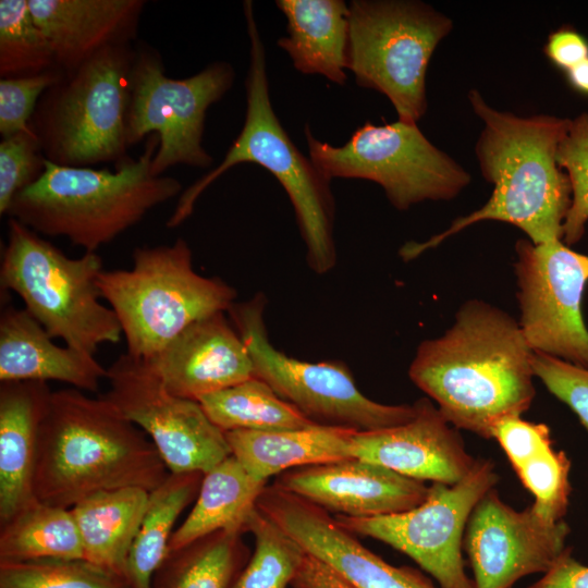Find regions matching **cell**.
<instances>
[{
    "instance_id": "17",
    "label": "cell",
    "mask_w": 588,
    "mask_h": 588,
    "mask_svg": "<svg viewBox=\"0 0 588 588\" xmlns=\"http://www.w3.org/2000/svg\"><path fill=\"white\" fill-rule=\"evenodd\" d=\"M257 509L353 588H438L419 571L394 566L367 549L329 512L299 498L266 486Z\"/></svg>"
},
{
    "instance_id": "10",
    "label": "cell",
    "mask_w": 588,
    "mask_h": 588,
    "mask_svg": "<svg viewBox=\"0 0 588 588\" xmlns=\"http://www.w3.org/2000/svg\"><path fill=\"white\" fill-rule=\"evenodd\" d=\"M234 78V68L225 61L212 62L186 78L169 77L160 52L138 42L130 78L128 148L146 136H158L151 160L155 175L177 164L209 168L213 159L203 146L207 111L231 89Z\"/></svg>"
},
{
    "instance_id": "31",
    "label": "cell",
    "mask_w": 588,
    "mask_h": 588,
    "mask_svg": "<svg viewBox=\"0 0 588 588\" xmlns=\"http://www.w3.org/2000/svg\"><path fill=\"white\" fill-rule=\"evenodd\" d=\"M242 530H219L169 551L152 588H231L252 553Z\"/></svg>"
},
{
    "instance_id": "6",
    "label": "cell",
    "mask_w": 588,
    "mask_h": 588,
    "mask_svg": "<svg viewBox=\"0 0 588 588\" xmlns=\"http://www.w3.org/2000/svg\"><path fill=\"white\" fill-rule=\"evenodd\" d=\"M132 261L130 269L102 270L97 278L132 357L150 358L189 324L235 303L234 287L194 270L182 237L171 245L137 246Z\"/></svg>"
},
{
    "instance_id": "41",
    "label": "cell",
    "mask_w": 588,
    "mask_h": 588,
    "mask_svg": "<svg viewBox=\"0 0 588 588\" xmlns=\"http://www.w3.org/2000/svg\"><path fill=\"white\" fill-rule=\"evenodd\" d=\"M544 51L554 64L567 71L588 58V42L574 30L560 29L549 36Z\"/></svg>"
},
{
    "instance_id": "35",
    "label": "cell",
    "mask_w": 588,
    "mask_h": 588,
    "mask_svg": "<svg viewBox=\"0 0 588 588\" xmlns=\"http://www.w3.org/2000/svg\"><path fill=\"white\" fill-rule=\"evenodd\" d=\"M0 588H131L126 579L85 560L0 563Z\"/></svg>"
},
{
    "instance_id": "5",
    "label": "cell",
    "mask_w": 588,
    "mask_h": 588,
    "mask_svg": "<svg viewBox=\"0 0 588 588\" xmlns=\"http://www.w3.org/2000/svg\"><path fill=\"white\" fill-rule=\"evenodd\" d=\"M249 40V62L245 78L246 113L243 127L222 161L180 195L168 228L182 224L193 212L199 196L216 180L241 163L267 169L286 192L307 248V261L318 273L336 261L333 238L334 199L330 181L305 157L273 111L267 74L266 49L254 14L253 1L243 2Z\"/></svg>"
},
{
    "instance_id": "26",
    "label": "cell",
    "mask_w": 588,
    "mask_h": 588,
    "mask_svg": "<svg viewBox=\"0 0 588 588\" xmlns=\"http://www.w3.org/2000/svg\"><path fill=\"white\" fill-rule=\"evenodd\" d=\"M524 487L535 497L531 509L554 523L567 512L571 492V462L563 451L553 449L550 428L518 417L501 420L493 429Z\"/></svg>"
},
{
    "instance_id": "11",
    "label": "cell",
    "mask_w": 588,
    "mask_h": 588,
    "mask_svg": "<svg viewBox=\"0 0 588 588\" xmlns=\"http://www.w3.org/2000/svg\"><path fill=\"white\" fill-rule=\"evenodd\" d=\"M266 298L234 303L230 321L242 338L254 366V377L265 381L283 400L313 422L357 431L405 424L417 405H385L370 400L357 388L348 368L339 362L309 363L287 356L270 342L264 321Z\"/></svg>"
},
{
    "instance_id": "33",
    "label": "cell",
    "mask_w": 588,
    "mask_h": 588,
    "mask_svg": "<svg viewBox=\"0 0 588 588\" xmlns=\"http://www.w3.org/2000/svg\"><path fill=\"white\" fill-rule=\"evenodd\" d=\"M254 551L231 588H289L306 555L304 549L257 507L245 523Z\"/></svg>"
},
{
    "instance_id": "20",
    "label": "cell",
    "mask_w": 588,
    "mask_h": 588,
    "mask_svg": "<svg viewBox=\"0 0 588 588\" xmlns=\"http://www.w3.org/2000/svg\"><path fill=\"white\" fill-rule=\"evenodd\" d=\"M409 421L379 430L354 431L352 456L403 476L454 485L476 460L467 453L455 427L427 399L416 402Z\"/></svg>"
},
{
    "instance_id": "29",
    "label": "cell",
    "mask_w": 588,
    "mask_h": 588,
    "mask_svg": "<svg viewBox=\"0 0 588 588\" xmlns=\"http://www.w3.org/2000/svg\"><path fill=\"white\" fill-rule=\"evenodd\" d=\"M201 471L169 473L149 492L148 504L128 552L125 579L131 588H152V579L170 551L180 514L196 500Z\"/></svg>"
},
{
    "instance_id": "3",
    "label": "cell",
    "mask_w": 588,
    "mask_h": 588,
    "mask_svg": "<svg viewBox=\"0 0 588 588\" xmlns=\"http://www.w3.org/2000/svg\"><path fill=\"white\" fill-rule=\"evenodd\" d=\"M169 469L151 440L102 395L52 392L40 425L35 498L71 509L100 491L156 489Z\"/></svg>"
},
{
    "instance_id": "27",
    "label": "cell",
    "mask_w": 588,
    "mask_h": 588,
    "mask_svg": "<svg viewBox=\"0 0 588 588\" xmlns=\"http://www.w3.org/2000/svg\"><path fill=\"white\" fill-rule=\"evenodd\" d=\"M149 492L140 488L100 491L71 507L84 560L125 578L128 552L140 527Z\"/></svg>"
},
{
    "instance_id": "32",
    "label": "cell",
    "mask_w": 588,
    "mask_h": 588,
    "mask_svg": "<svg viewBox=\"0 0 588 588\" xmlns=\"http://www.w3.org/2000/svg\"><path fill=\"white\" fill-rule=\"evenodd\" d=\"M198 402L210 420L224 432L281 431L316 425L256 377L207 394Z\"/></svg>"
},
{
    "instance_id": "25",
    "label": "cell",
    "mask_w": 588,
    "mask_h": 588,
    "mask_svg": "<svg viewBox=\"0 0 588 588\" xmlns=\"http://www.w3.org/2000/svg\"><path fill=\"white\" fill-rule=\"evenodd\" d=\"M354 429L311 425L281 431L232 430L225 437L232 456L255 479L352 458Z\"/></svg>"
},
{
    "instance_id": "36",
    "label": "cell",
    "mask_w": 588,
    "mask_h": 588,
    "mask_svg": "<svg viewBox=\"0 0 588 588\" xmlns=\"http://www.w3.org/2000/svg\"><path fill=\"white\" fill-rule=\"evenodd\" d=\"M556 161L571 182L572 203L563 223V237L567 244H574L581 238L588 220V113L571 120Z\"/></svg>"
},
{
    "instance_id": "19",
    "label": "cell",
    "mask_w": 588,
    "mask_h": 588,
    "mask_svg": "<svg viewBox=\"0 0 588 588\" xmlns=\"http://www.w3.org/2000/svg\"><path fill=\"white\" fill-rule=\"evenodd\" d=\"M142 362L170 393L194 401L254 377L248 351L224 313L195 321Z\"/></svg>"
},
{
    "instance_id": "9",
    "label": "cell",
    "mask_w": 588,
    "mask_h": 588,
    "mask_svg": "<svg viewBox=\"0 0 588 588\" xmlns=\"http://www.w3.org/2000/svg\"><path fill=\"white\" fill-rule=\"evenodd\" d=\"M348 9L347 70L357 85L383 94L399 121L417 123L429 61L452 21L420 1L353 0Z\"/></svg>"
},
{
    "instance_id": "39",
    "label": "cell",
    "mask_w": 588,
    "mask_h": 588,
    "mask_svg": "<svg viewBox=\"0 0 588 588\" xmlns=\"http://www.w3.org/2000/svg\"><path fill=\"white\" fill-rule=\"evenodd\" d=\"M532 370L546 388L565 403L588 430V368L534 352Z\"/></svg>"
},
{
    "instance_id": "34",
    "label": "cell",
    "mask_w": 588,
    "mask_h": 588,
    "mask_svg": "<svg viewBox=\"0 0 588 588\" xmlns=\"http://www.w3.org/2000/svg\"><path fill=\"white\" fill-rule=\"evenodd\" d=\"M59 69L50 41L36 24L28 0L0 1L1 78Z\"/></svg>"
},
{
    "instance_id": "15",
    "label": "cell",
    "mask_w": 588,
    "mask_h": 588,
    "mask_svg": "<svg viewBox=\"0 0 588 588\" xmlns=\"http://www.w3.org/2000/svg\"><path fill=\"white\" fill-rule=\"evenodd\" d=\"M516 252L519 327L528 345L588 368V330L580 309L588 256L561 241L535 245L523 240Z\"/></svg>"
},
{
    "instance_id": "40",
    "label": "cell",
    "mask_w": 588,
    "mask_h": 588,
    "mask_svg": "<svg viewBox=\"0 0 588 588\" xmlns=\"http://www.w3.org/2000/svg\"><path fill=\"white\" fill-rule=\"evenodd\" d=\"M567 548L552 567L528 588H588V566L576 561Z\"/></svg>"
},
{
    "instance_id": "13",
    "label": "cell",
    "mask_w": 588,
    "mask_h": 588,
    "mask_svg": "<svg viewBox=\"0 0 588 588\" xmlns=\"http://www.w3.org/2000/svg\"><path fill=\"white\" fill-rule=\"evenodd\" d=\"M498 480L494 464L480 458L458 482H432L424 502L412 510L376 517L334 518L353 535L379 540L406 554L440 588H475L465 573L463 534L475 506Z\"/></svg>"
},
{
    "instance_id": "18",
    "label": "cell",
    "mask_w": 588,
    "mask_h": 588,
    "mask_svg": "<svg viewBox=\"0 0 588 588\" xmlns=\"http://www.w3.org/2000/svg\"><path fill=\"white\" fill-rule=\"evenodd\" d=\"M272 486L329 513L356 518L412 510L424 502L429 488L424 481L355 457L284 471Z\"/></svg>"
},
{
    "instance_id": "43",
    "label": "cell",
    "mask_w": 588,
    "mask_h": 588,
    "mask_svg": "<svg viewBox=\"0 0 588 588\" xmlns=\"http://www.w3.org/2000/svg\"><path fill=\"white\" fill-rule=\"evenodd\" d=\"M567 78L575 89L588 94V58L567 70Z\"/></svg>"
},
{
    "instance_id": "14",
    "label": "cell",
    "mask_w": 588,
    "mask_h": 588,
    "mask_svg": "<svg viewBox=\"0 0 588 588\" xmlns=\"http://www.w3.org/2000/svg\"><path fill=\"white\" fill-rule=\"evenodd\" d=\"M107 380L102 396L149 437L170 473L205 474L232 455L199 402L170 393L140 359L122 354Z\"/></svg>"
},
{
    "instance_id": "2",
    "label": "cell",
    "mask_w": 588,
    "mask_h": 588,
    "mask_svg": "<svg viewBox=\"0 0 588 588\" xmlns=\"http://www.w3.org/2000/svg\"><path fill=\"white\" fill-rule=\"evenodd\" d=\"M468 99L483 122L475 152L493 192L480 209L456 219L444 232L424 243L405 244L401 249L405 259L482 220L516 225L535 245L561 241L563 236L572 187L568 175L558 164L556 152L571 120L498 111L474 89Z\"/></svg>"
},
{
    "instance_id": "12",
    "label": "cell",
    "mask_w": 588,
    "mask_h": 588,
    "mask_svg": "<svg viewBox=\"0 0 588 588\" xmlns=\"http://www.w3.org/2000/svg\"><path fill=\"white\" fill-rule=\"evenodd\" d=\"M304 131L309 158L326 179L376 182L400 210L427 199H451L470 182V175L431 144L417 123L366 122L342 146L319 140L308 125Z\"/></svg>"
},
{
    "instance_id": "21",
    "label": "cell",
    "mask_w": 588,
    "mask_h": 588,
    "mask_svg": "<svg viewBox=\"0 0 588 588\" xmlns=\"http://www.w3.org/2000/svg\"><path fill=\"white\" fill-rule=\"evenodd\" d=\"M38 27L54 52L57 66L72 71L99 51L133 44L144 0H28Z\"/></svg>"
},
{
    "instance_id": "30",
    "label": "cell",
    "mask_w": 588,
    "mask_h": 588,
    "mask_svg": "<svg viewBox=\"0 0 588 588\" xmlns=\"http://www.w3.org/2000/svg\"><path fill=\"white\" fill-rule=\"evenodd\" d=\"M84 560L71 509L35 500L0 528V563Z\"/></svg>"
},
{
    "instance_id": "4",
    "label": "cell",
    "mask_w": 588,
    "mask_h": 588,
    "mask_svg": "<svg viewBox=\"0 0 588 588\" xmlns=\"http://www.w3.org/2000/svg\"><path fill=\"white\" fill-rule=\"evenodd\" d=\"M158 145L157 135L148 136L143 154L115 164L114 171L47 160L42 175L14 197L7 216L38 234L66 237L85 253H96L182 194L177 179L151 171Z\"/></svg>"
},
{
    "instance_id": "28",
    "label": "cell",
    "mask_w": 588,
    "mask_h": 588,
    "mask_svg": "<svg viewBox=\"0 0 588 588\" xmlns=\"http://www.w3.org/2000/svg\"><path fill=\"white\" fill-rule=\"evenodd\" d=\"M267 482L252 477L234 456L204 474L195 504L170 541V551L219 530H242Z\"/></svg>"
},
{
    "instance_id": "37",
    "label": "cell",
    "mask_w": 588,
    "mask_h": 588,
    "mask_svg": "<svg viewBox=\"0 0 588 588\" xmlns=\"http://www.w3.org/2000/svg\"><path fill=\"white\" fill-rule=\"evenodd\" d=\"M46 157L30 125L0 142V215L7 216L14 197L44 173Z\"/></svg>"
},
{
    "instance_id": "8",
    "label": "cell",
    "mask_w": 588,
    "mask_h": 588,
    "mask_svg": "<svg viewBox=\"0 0 588 588\" xmlns=\"http://www.w3.org/2000/svg\"><path fill=\"white\" fill-rule=\"evenodd\" d=\"M134 58L133 44L108 47L44 93L29 125L48 161L91 167L130 158L125 127Z\"/></svg>"
},
{
    "instance_id": "23",
    "label": "cell",
    "mask_w": 588,
    "mask_h": 588,
    "mask_svg": "<svg viewBox=\"0 0 588 588\" xmlns=\"http://www.w3.org/2000/svg\"><path fill=\"white\" fill-rule=\"evenodd\" d=\"M51 395L44 381L0 384V525L37 500L34 479L39 430Z\"/></svg>"
},
{
    "instance_id": "24",
    "label": "cell",
    "mask_w": 588,
    "mask_h": 588,
    "mask_svg": "<svg viewBox=\"0 0 588 588\" xmlns=\"http://www.w3.org/2000/svg\"><path fill=\"white\" fill-rule=\"evenodd\" d=\"M286 19V33L277 45L303 74L322 75L344 85L347 81L350 9L342 0H277Z\"/></svg>"
},
{
    "instance_id": "16",
    "label": "cell",
    "mask_w": 588,
    "mask_h": 588,
    "mask_svg": "<svg viewBox=\"0 0 588 588\" xmlns=\"http://www.w3.org/2000/svg\"><path fill=\"white\" fill-rule=\"evenodd\" d=\"M569 531L563 519L548 522L531 506L515 511L491 489L466 526L475 588H511L524 576L548 572L567 549Z\"/></svg>"
},
{
    "instance_id": "42",
    "label": "cell",
    "mask_w": 588,
    "mask_h": 588,
    "mask_svg": "<svg viewBox=\"0 0 588 588\" xmlns=\"http://www.w3.org/2000/svg\"><path fill=\"white\" fill-rule=\"evenodd\" d=\"M291 588H353L328 565L306 553Z\"/></svg>"
},
{
    "instance_id": "38",
    "label": "cell",
    "mask_w": 588,
    "mask_h": 588,
    "mask_svg": "<svg viewBox=\"0 0 588 588\" xmlns=\"http://www.w3.org/2000/svg\"><path fill=\"white\" fill-rule=\"evenodd\" d=\"M60 69L0 79V134L7 137L29 126L44 93L62 76Z\"/></svg>"
},
{
    "instance_id": "22",
    "label": "cell",
    "mask_w": 588,
    "mask_h": 588,
    "mask_svg": "<svg viewBox=\"0 0 588 588\" xmlns=\"http://www.w3.org/2000/svg\"><path fill=\"white\" fill-rule=\"evenodd\" d=\"M25 309L5 304L0 315V381H60L97 392L108 369L94 355L59 346Z\"/></svg>"
},
{
    "instance_id": "7",
    "label": "cell",
    "mask_w": 588,
    "mask_h": 588,
    "mask_svg": "<svg viewBox=\"0 0 588 588\" xmlns=\"http://www.w3.org/2000/svg\"><path fill=\"white\" fill-rule=\"evenodd\" d=\"M103 270L97 253L69 257L22 222L9 218L0 266L2 291H12L52 339L95 355L105 343H118L122 329L103 305L97 278Z\"/></svg>"
},
{
    "instance_id": "1",
    "label": "cell",
    "mask_w": 588,
    "mask_h": 588,
    "mask_svg": "<svg viewBox=\"0 0 588 588\" xmlns=\"http://www.w3.org/2000/svg\"><path fill=\"white\" fill-rule=\"evenodd\" d=\"M532 355L518 322L470 301L442 336L418 346L408 376L453 427L490 439L501 420L529 408Z\"/></svg>"
}]
</instances>
